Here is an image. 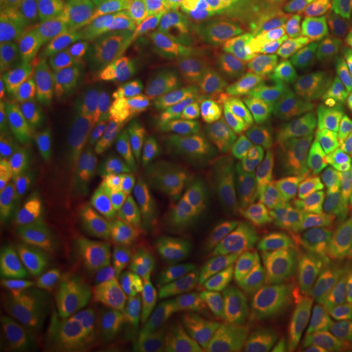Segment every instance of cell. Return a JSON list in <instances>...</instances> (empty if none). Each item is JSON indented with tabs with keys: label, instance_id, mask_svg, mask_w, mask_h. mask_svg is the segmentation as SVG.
<instances>
[{
	"label": "cell",
	"instance_id": "8",
	"mask_svg": "<svg viewBox=\"0 0 352 352\" xmlns=\"http://www.w3.org/2000/svg\"><path fill=\"white\" fill-rule=\"evenodd\" d=\"M98 219L100 208L92 186H65L59 196L16 215L4 229L16 254L20 276L28 282H39L65 251L94 231Z\"/></svg>",
	"mask_w": 352,
	"mask_h": 352
},
{
	"label": "cell",
	"instance_id": "2",
	"mask_svg": "<svg viewBox=\"0 0 352 352\" xmlns=\"http://www.w3.org/2000/svg\"><path fill=\"white\" fill-rule=\"evenodd\" d=\"M82 76L57 28L2 25L0 129L55 124Z\"/></svg>",
	"mask_w": 352,
	"mask_h": 352
},
{
	"label": "cell",
	"instance_id": "20",
	"mask_svg": "<svg viewBox=\"0 0 352 352\" xmlns=\"http://www.w3.org/2000/svg\"><path fill=\"white\" fill-rule=\"evenodd\" d=\"M296 237L309 243L352 245V176L296 217Z\"/></svg>",
	"mask_w": 352,
	"mask_h": 352
},
{
	"label": "cell",
	"instance_id": "9",
	"mask_svg": "<svg viewBox=\"0 0 352 352\" xmlns=\"http://www.w3.org/2000/svg\"><path fill=\"white\" fill-rule=\"evenodd\" d=\"M239 118H247V104L239 88H210L176 104L175 108L151 122L124 155L118 170L124 176H135L143 170L149 173L157 164L196 149L214 131Z\"/></svg>",
	"mask_w": 352,
	"mask_h": 352
},
{
	"label": "cell",
	"instance_id": "1",
	"mask_svg": "<svg viewBox=\"0 0 352 352\" xmlns=\"http://www.w3.org/2000/svg\"><path fill=\"white\" fill-rule=\"evenodd\" d=\"M351 176L352 92L319 98L288 116L258 161L270 206L286 215H300Z\"/></svg>",
	"mask_w": 352,
	"mask_h": 352
},
{
	"label": "cell",
	"instance_id": "30",
	"mask_svg": "<svg viewBox=\"0 0 352 352\" xmlns=\"http://www.w3.org/2000/svg\"><path fill=\"white\" fill-rule=\"evenodd\" d=\"M221 352H258V351H252L249 346H245L241 340H237L235 337H231V335H227V342L226 346H223V351Z\"/></svg>",
	"mask_w": 352,
	"mask_h": 352
},
{
	"label": "cell",
	"instance_id": "24",
	"mask_svg": "<svg viewBox=\"0 0 352 352\" xmlns=\"http://www.w3.org/2000/svg\"><path fill=\"white\" fill-rule=\"evenodd\" d=\"M331 352H352V296L342 298L329 325Z\"/></svg>",
	"mask_w": 352,
	"mask_h": 352
},
{
	"label": "cell",
	"instance_id": "19",
	"mask_svg": "<svg viewBox=\"0 0 352 352\" xmlns=\"http://www.w3.org/2000/svg\"><path fill=\"white\" fill-rule=\"evenodd\" d=\"M59 323L75 352H133L126 327L102 298L67 307Z\"/></svg>",
	"mask_w": 352,
	"mask_h": 352
},
{
	"label": "cell",
	"instance_id": "27",
	"mask_svg": "<svg viewBox=\"0 0 352 352\" xmlns=\"http://www.w3.org/2000/svg\"><path fill=\"white\" fill-rule=\"evenodd\" d=\"M0 352H22L16 331V309L6 302L0 305Z\"/></svg>",
	"mask_w": 352,
	"mask_h": 352
},
{
	"label": "cell",
	"instance_id": "3",
	"mask_svg": "<svg viewBox=\"0 0 352 352\" xmlns=\"http://www.w3.org/2000/svg\"><path fill=\"white\" fill-rule=\"evenodd\" d=\"M102 235L113 305L133 319L149 317L163 284V249L159 217L153 214L135 176H124L108 196L102 212Z\"/></svg>",
	"mask_w": 352,
	"mask_h": 352
},
{
	"label": "cell",
	"instance_id": "5",
	"mask_svg": "<svg viewBox=\"0 0 352 352\" xmlns=\"http://www.w3.org/2000/svg\"><path fill=\"white\" fill-rule=\"evenodd\" d=\"M194 34L214 90L245 87L284 34L276 0H198Z\"/></svg>",
	"mask_w": 352,
	"mask_h": 352
},
{
	"label": "cell",
	"instance_id": "12",
	"mask_svg": "<svg viewBox=\"0 0 352 352\" xmlns=\"http://www.w3.org/2000/svg\"><path fill=\"white\" fill-rule=\"evenodd\" d=\"M192 0H113L116 55L122 67L178 47L196 25Z\"/></svg>",
	"mask_w": 352,
	"mask_h": 352
},
{
	"label": "cell",
	"instance_id": "6",
	"mask_svg": "<svg viewBox=\"0 0 352 352\" xmlns=\"http://www.w3.org/2000/svg\"><path fill=\"white\" fill-rule=\"evenodd\" d=\"M129 133L147 127L176 104L212 88L194 30L178 47L122 67L104 80Z\"/></svg>",
	"mask_w": 352,
	"mask_h": 352
},
{
	"label": "cell",
	"instance_id": "28",
	"mask_svg": "<svg viewBox=\"0 0 352 352\" xmlns=\"http://www.w3.org/2000/svg\"><path fill=\"white\" fill-rule=\"evenodd\" d=\"M278 6H280V10L284 12V16L292 20V18H296L298 14H302L305 8H309V6H314L317 2H321V0H276Z\"/></svg>",
	"mask_w": 352,
	"mask_h": 352
},
{
	"label": "cell",
	"instance_id": "17",
	"mask_svg": "<svg viewBox=\"0 0 352 352\" xmlns=\"http://www.w3.org/2000/svg\"><path fill=\"white\" fill-rule=\"evenodd\" d=\"M349 38H352V0H321L289 20L278 45L256 69L252 80L294 51Z\"/></svg>",
	"mask_w": 352,
	"mask_h": 352
},
{
	"label": "cell",
	"instance_id": "13",
	"mask_svg": "<svg viewBox=\"0 0 352 352\" xmlns=\"http://www.w3.org/2000/svg\"><path fill=\"white\" fill-rule=\"evenodd\" d=\"M57 163L55 135L45 127L30 126L0 135V210L2 217L24 212Z\"/></svg>",
	"mask_w": 352,
	"mask_h": 352
},
{
	"label": "cell",
	"instance_id": "22",
	"mask_svg": "<svg viewBox=\"0 0 352 352\" xmlns=\"http://www.w3.org/2000/svg\"><path fill=\"white\" fill-rule=\"evenodd\" d=\"M14 309L22 352H75L51 311L34 303H18Z\"/></svg>",
	"mask_w": 352,
	"mask_h": 352
},
{
	"label": "cell",
	"instance_id": "14",
	"mask_svg": "<svg viewBox=\"0 0 352 352\" xmlns=\"http://www.w3.org/2000/svg\"><path fill=\"white\" fill-rule=\"evenodd\" d=\"M233 190H243V182L219 173L200 147L147 173V192L161 215L176 214Z\"/></svg>",
	"mask_w": 352,
	"mask_h": 352
},
{
	"label": "cell",
	"instance_id": "29",
	"mask_svg": "<svg viewBox=\"0 0 352 352\" xmlns=\"http://www.w3.org/2000/svg\"><path fill=\"white\" fill-rule=\"evenodd\" d=\"M337 292H339L342 298L352 296V266L339 278V282H337Z\"/></svg>",
	"mask_w": 352,
	"mask_h": 352
},
{
	"label": "cell",
	"instance_id": "18",
	"mask_svg": "<svg viewBox=\"0 0 352 352\" xmlns=\"http://www.w3.org/2000/svg\"><path fill=\"white\" fill-rule=\"evenodd\" d=\"M335 314L327 282L311 270H302L286 352H331L329 325Z\"/></svg>",
	"mask_w": 352,
	"mask_h": 352
},
{
	"label": "cell",
	"instance_id": "7",
	"mask_svg": "<svg viewBox=\"0 0 352 352\" xmlns=\"http://www.w3.org/2000/svg\"><path fill=\"white\" fill-rule=\"evenodd\" d=\"M53 126L57 164L71 188H90L129 135L104 82L78 90Z\"/></svg>",
	"mask_w": 352,
	"mask_h": 352
},
{
	"label": "cell",
	"instance_id": "10",
	"mask_svg": "<svg viewBox=\"0 0 352 352\" xmlns=\"http://www.w3.org/2000/svg\"><path fill=\"white\" fill-rule=\"evenodd\" d=\"M302 268L292 258L272 261L229 303L227 335L258 352H286Z\"/></svg>",
	"mask_w": 352,
	"mask_h": 352
},
{
	"label": "cell",
	"instance_id": "26",
	"mask_svg": "<svg viewBox=\"0 0 352 352\" xmlns=\"http://www.w3.org/2000/svg\"><path fill=\"white\" fill-rule=\"evenodd\" d=\"M16 270H18L16 254L6 235V229H2V237H0V296L2 300H6L12 294Z\"/></svg>",
	"mask_w": 352,
	"mask_h": 352
},
{
	"label": "cell",
	"instance_id": "4",
	"mask_svg": "<svg viewBox=\"0 0 352 352\" xmlns=\"http://www.w3.org/2000/svg\"><path fill=\"white\" fill-rule=\"evenodd\" d=\"M243 190L159 215L163 286L184 298L210 286L223 272L243 227Z\"/></svg>",
	"mask_w": 352,
	"mask_h": 352
},
{
	"label": "cell",
	"instance_id": "21",
	"mask_svg": "<svg viewBox=\"0 0 352 352\" xmlns=\"http://www.w3.org/2000/svg\"><path fill=\"white\" fill-rule=\"evenodd\" d=\"M266 141V126L254 122L227 127L200 145V149L219 173L233 180H243L252 164L261 161Z\"/></svg>",
	"mask_w": 352,
	"mask_h": 352
},
{
	"label": "cell",
	"instance_id": "23",
	"mask_svg": "<svg viewBox=\"0 0 352 352\" xmlns=\"http://www.w3.org/2000/svg\"><path fill=\"white\" fill-rule=\"evenodd\" d=\"M63 0H0L2 25L57 28Z\"/></svg>",
	"mask_w": 352,
	"mask_h": 352
},
{
	"label": "cell",
	"instance_id": "25",
	"mask_svg": "<svg viewBox=\"0 0 352 352\" xmlns=\"http://www.w3.org/2000/svg\"><path fill=\"white\" fill-rule=\"evenodd\" d=\"M344 92H352V38L346 41V47L342 51L337 67L321 85V98Z\"/></svg>",
	"mask_w": 352,
	"mask_h": 352
},
{
	"label": "cell",
	"instance_id": "11",
	"mask_svg": "<svg viewBox=\"0 0 352 352\" xmlns=\"http://www.w3.org/2000/svg\"><path fill=\"white\" fill-rule=\"evenodd\" d=\"M349 39L294 51L270 71L256 76L251 87H241L247 120L264 126L276 124L319 100L321 85L337 67Z\"/></svg>",
	"mask_w": 352,
	"mask_h": 352
},
{
	"label": "cell",
	"instance_id": "16",
	"mask_svg": "<svg viewBox=\"0 0 352 352\" xmlns=\"http://www.w3.org/2000/svg\"><path fill=\"white\" fill-rule=\"evenodd\" d=\"M57 32L85 75L108 67L116 53L113 0H63Z\"/></svg>",
	"mask_w": 352,
	"mask_h": 352
},
{
	"label": "cell",
	"instance_id": "15",
	"mask_svg": "<svg viewBox=\"0 0 352 352\" xmlns=\"http://www.w3.org/2000/svg\"><path fill=\"white\" fill-rule=\"evenodd\" d=\"M108 280L106 243L102 231L94 229L51 264L39 278V286L51 305L67 309L100 300L108 288Z\"/></svg>",
	"mask_w": 352,
	"mask_h": 352
}]
</instances>
